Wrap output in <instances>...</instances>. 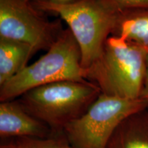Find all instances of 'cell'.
Segmentation results:
<instances>
[{"label": "cell", "mask_w": 148, "mask_h": 148, "mask_svg": "<svg viewBox=\"0 0 148 148\" xmlns=\"http://www.w3.org/2000/svg\"><path fill=\"white\" fill-rule=\"evenodd\" d=\"M148 51L120 36H110L99 57L85 69L86 80L106 95L140 98Z\"/></svg>", "instance_id": "6da1fadb"}, {"label": "cell", "mask_w": 148, "mask_h": 148, "mask_svg": "<svg viewBox=\"0 0 148 148\" xmlns=\"http://www.w3.org/2000/svg\"><path fill=\"white\" fill-rule=\"evenodd\" d=\"M32 5L37 10L57 14L67 23L79 45L84 70L100 55L120 11L106 0H74L68 3L34 0Z\"/></svg>", "instance_id": "7a4b0ae2"}, {"label": "cell", "mask_w": 148, "mask_h": 148, "mask_svg": "<svg viewBox=\"0 0 148 148\" xmlns=\"http://www.w3.org/2000/svg\"><path fill=\"white\" fill-rule=\"evenodd\" d=\"M99 88L88 80H66L32 88L18 97L25 110L61 134L69 123L86 112L99 95Z\"/></svg>", "instance_id": "3957f363"}, {"label": "cell", "mask_w": 148, "mask_h": 148, "mask_svg": "<svg viewBox=\"0 0 148 148\" xmlns=\"http://www.w3.org/2000/svg\"><path fill=\"white\" fill-rule=\"evenodd\" d=\"M79 45L69 29L62 30L47 53L0 85V101L14 100L32 88L60 81H84Z\"/></svg>", "instance_id": "277c9868"}, {"label": "cell", "mask_w": 148, "mask_h": 148, "mask_svg": "<svg viewBox=\"0 0 148 148\" xmlns=\"http://www.w3.org/2000/svg\"><path fill=\"white\" fill-rule=\"evenodd\" d=\"M147 108L144 99H127L101 93L84 114L69 123L62 135L73 148H106L125 118Z\"/></svg>", "instance_id": "5b68a950"}, {"label": "cell", "mask_w": 148, "mask_h": 148, "mask_svg": "<svg viewBox=\"0 0 148 148\" xmlns=\"http://www.w3.org/2000/svg\"><path fill=\"white\" fill-rule=\"evenodd\" d=\"M60 25L42 18L24 0H0V37L29 44L35 51L47 50L62 32Z\"/></svg>", "instance_id": "8992f818"}, {"label": "cell", "mask_w": 148, "mask_h": 148, "mask_svg": "<svg viewBox=\"0 0 148 148\" xmlns=\"http://www.w3.org/2000/svg\"><path fill=\"white\" fill-rule=\"evenodd\" d=\"M56 134L45 123L29 114L17 100L0 103V136L1 140L14 138H47Z\"/></svg>", "instance_id": "52a82bcc"}, {"label": "cell", "mask_w": 148, "mask_h": 148, "mask_svg": "<svg viewBox=\"0 0 148 148\" xmlns=\"http://www.w3.org/2000/svg\"><path fill=\"white\" fill-rule=\"evenodd\" d=\"M106 148H148V108L125 118L114 131Z\"/></svg>", "instance_id": "ba28073f"}, {"label": "cell", "mask_w": 148, "mask_h": 148, "mask_svg": "<svg viewBox=\"0 0 148 148\" xmlns=\"http://www.w3.org/2000/svg\"><path fill=\"white\" fill-rule=\"evenodd\" d=\"M36 52L29 44L0 37V85L27 66L29 58Z\"/></svg>", "instance_id": "9c48e42d"}, {"label": "cell", "mask_w": 148, "mask_h": 148, "mask_svg": "<svg viewBox=\"0 0 148 148\" xmlns=\"http://www.w3.org/2000/svg\"><path fill=\"white\" fill-rule=\"evenodd\" d=\"M111 36L122 37L148 51V8L120 10Z\"/></svg>", "instance_id": "30bf717a"}, {"label": "cell", "mask_w": 148, "mask_h": 148, "mask_svg": "<svg viewBox=\"0 0 148 148\" xmlns=\"http://www.w3.org/2000/svg\"><path fill=\"white\" fill-rule=\"evenodd\" d=\"M1 144L12 148H73L61 134L47 138H14L1 140Z\"/></svg>", "instance_id": "8fae6325"}, {"label": "cell", "mask_w": 148, "mask_h": 148, "mask_svg": "<svg viewBox=\"0 0 148 148\" xmlns=\"http://www.w3.org/2000/svg\"><path fill=\"white\" fill-rule=\"evenodd\" d=\"M120 10L147 9L148 0H106Z\"/></svg>", "instance_id": "7c38bea8"}, {"label": "cell", "mask_w": 148, "mask_h": 148, "mask_svg": "<svg viewBox=\"0 0 148 148\" xmlns=\"http://www.w3.org/2000/svg\"><path fill=\"white\" fill-rule=\"evenodd\" d=\"M140 98L144 99L147 102L148 108V54L147 56V64H146L145 79H144L143 88H142L141 93H140Z\"/></svg>", "instance_id": "4fadbf2b"}, {"label": "cell", "mask_w": 148, "mask_h": 148, "mask_svg": "<svg viewBox=\"0 0 148 148\" xmlns=\"http://www.w3.org/2000/svg\"><path fill=\"white\" fill-rule=\"evenodd\" d=\"M24 1L30 3L31 1H34V0H24ZM49 1H53V2H56V3H68V2H71V1H73L74 0H49Z\"/></svg>", "instance_id": "5bb4252c"}, {"label": "cell", "mask_w": 148, "mask_h": 148, "mask_svg": "<svg viewBox=\"0 0 148 148\" xmlns=\"http://www.w3.org/2000/svg\"><path fill=\"white\" fill-rule=\"evenodd\" d=\"M0 148H12V147H9V146L3 145V144H1V145H0Z\"/></svg>", "instance_id": "9a60e30c"}]
</instances>
